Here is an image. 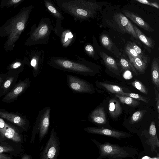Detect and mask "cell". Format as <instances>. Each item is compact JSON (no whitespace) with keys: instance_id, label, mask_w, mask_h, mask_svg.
<instances>
[{"instance_id":"1","label":"cell","mask_w":159,"mask_h":159,"mask_svg":"<svg viewBox=\"0 0 159 159\" xmlns=\"http://www.w3.org/2000/svg\"><path fill=\"white\" fill-rule=\"evenodd\" d=\"M34 8L32 5L24 7L0 27V37H7L3 47L6 51L13 50L16 43L25 30Z\"/></svg>"},{"instance_id":"2","label":"cell","mask_w":159,"mask_h":159,"mask_svg":"<svg viewBox=\"0 0 159 159\" xmlns=\"http://www.w3.org/2000/svg\"><path fill=\"white\" fill-rule=\"evenodd\" d=\"M56 3L64 12L82 22L95 17L100 8L99 3L86 0H57Z\"/></svg>"},{"instance_id":"3","label":"cell","mask_w":159,"mask_h":159,"mask_svg":"<svg viewBox=\"0 0 159 159\" xmlns=\"http://www.w3.org/2000/svg\"><path fill=\"white\" fill-rule=\"evenodd\" d=\"M76 59L67 57H52L48 60V65L59 70L81 75H91L94 72L90 63L84 58L76 56Z\"/></svg>"},{"instance_id":"4","label":"cell","mask_w":159,"mask_h":159,"mask_svg":"<svg viewBox=\"0 0 159 159\" xmlns=\"http://www.w3.org/2000/svg\"><path fill=\"white\" fill-rule=\"evenodd\" d=\"M54 28L50 19L43 17L37 26L35 24L31 27L29 36L24 43V46H30L48 43Z\"/></svg>"},{"instance_id":"5","label":"cell","mask_w":159,"mask_h":159,"mask_svg":"<svg viewBox=\"0 0 159 159\" xmlns=\"http://www.w3.org/2000/svg\"><path fill=\"white\" fill-rule=\"evenodd\" d=\"M44 51L42 49H32L26 51L23 61L25 65L31 68L33 76L36 77L40 74L44 58Z\"/></svg>"},{"instance_id":"6","label":"cell","mask_w":159,"mask_h":159,"mask_svg":"<svg viewBox=\"0 0 159 159\" xmlns=\"http://www.w3.org/2000/svg\"><path fill=\"white\" fill-rule=\"evenodd\" d=\"M51 108L45 107L39 112L35 124L33 131V136L34 139L35 134H39V142L48 133L49 125Z\"/></svg>"},{"instance_id":"7","label":"cell","mask_w":159,"mask_h":159,"mask_svg":"<svg viewBox=\"0 0 159 159\" xmlns=\"http://www.w3.org/2000/svg\"><path fill=\"white\" fill-rule=\"evenodd\" d=\"M60 143L57 133L52 129L49 138L41 153L40 159H57L60 150Z\"/></svg>"},{"instance_id":"8","label":"cell","mask_w":159,"mask_h":159,"mask_svg":"<svg viewBox=\"0 0 159 159\" xmlns=\"http://www.w3.org/2000/svg\"><path fill=\"white\" fill-rule=\"evenodd\" d=\"M68 85L74 92L80 93H92L94 92L93 86L86 81L72 75L66 76Z\"/></svg>"},{"instance_id":"9","label":"cell","mask_w":159,"mask_h":159,"mask_svg":"<svg viewBox=\"0 0 159 159\" xmlns=\"http://www.w3.org/2000/svg\"><path fill=\"white\" fill-rule=\"evenodd\" d=\"M100 155L103 158L119 159L127 157L128 154L122 148L109 143L98 144Z\"/></svg>"},{"instance_id":"10","label":"cell","mask_w":159,"mask_h":159,"mask_svg":"<svg viewBox=\"0 0 159 159\" xmlns=\"http://www.w3.org/2000/svg\"><path fill=\"white\" fill-rule=\"evenodd\" d=\"M30 82L29 78H26L23 80H20L11 90L4 96L2 101L9 103L17 100L18 97L27 89Z\"/></svg>"},{"instance_id":"11","label":"cell","mask_w":159,"mask_h":159,"mask_svg":"<svg viewBox=\"0 0 159 159\" xmlns=\"http://www.w3.org/2000/svg\"><path fill=\"white\" fill-rule=\"evenodd\" d=\"M44 5L48 11L56 19L55 26L53 31L58 37H60L61 34L64 29L62 26L61 21L64 17L53 3L49 0H43Z\"/></svg>"},{"instance_id":"12","label":"cell","mask_w":159,"mask_h":159,"mask_svg":"<svg viewBox=\"0 0 159 159\" xmlns=\"http://www.w3.org/2000/svg\"><path fill=\"white\" fill-rule=\"evenodd\" d=\"M113 19L119 28L124 33H127L134 38L139 39L133 24L124 15L120 12L116 13L114 15Z\"/></svg>"},{"instance_id":"13","label":"cell","mask_w":159,"mask_h":159,"mask_svg":"<svg viewBox=\"0 0 159 159\" xmlns=\"http://www.w3.org/2000/svg\"><path fill=\"white\" fill-rule=\"evenodd\" d=\"M0 117L6 119L25 130L27 129L29 126V121L25 116L15 113L0 110Z\"/></svg>"},{"instance_id":"14","label":"cell","mask_w":159,"mask_h":159,"mask_svg":"<svg viewBox=\"0 0 159 159\" xmlns=\"http://www.w3.org/2000/svg\"><path fill=\"white\" fill-rule=\"evenodd\" d=\"M84 130L89 133L103 135L118 139L124 137L126 135V134L124 132L103 128L88 127L85 128Z\"/></svg>"},{"instance_id":"15","label":"cell","mask_w":159,"mask_h":159,"mask_svg":"<svg viewBox=\"0 0 159 159\" xmlns=\"http://www.w3.org/2000/svg\"><path fill=\"white\" fill-rule=\"evenodd\" d=\"M122 12L127 18L140 28L151 32L154 31V29L151 27L147 22L136 13L125 10H123Z\"/></svg>"},{"instance_id":"16","label":"cell","mask_w":159,"mask_h":159,"mask_svg":"<svg viewBox=\"0 0 159 159\" xmlns=\"http://www.w3.org/2000/svg\"><path fill=\"white\" fill-rule=\"evenodd\" d=\"M0 134L15 142L19 143L21 141V136L16 129L6 123L3 128H0Z\"/></svg>"},{"instance_id":"17","label":"cell","mask_w":159,"mask_h":159,"mask_svg":"<svg viewBox=\"0 0 159 159\" xmlns=\"http://www.w3.org/2000/svg\"><path fill=\"white\" fill-rule=\"evenodd\" d=\"M7 76L1 87L2 96L8 93L16 84L19 74L7 73Z\"/></svg>"},{"instance_id":"18","label":"cell","mask_w":159,"mask_h":159,"mask_svg":"<svg viewBox=\"0 0 159 159\" xmlns=\"http://www.w3.org/2000/svg\"><path fill=\"white\" fill-rule=\"evenodd\" d=\"M89 118L92 122L96 124H106L107 120L104 108L100 107L94 110L89 115Z\"/></svg>"},{"instance_id":"19","label":"cell","mask_w":159,"mask_h":159,"mask_svg":"<svg viewBox=\"0 0 159 159\" xmlns=\"http://www.w3.org/2000/svg\"><path fill=\"white\" fill-rule=\"evenodd\" d=\"M149 137L147 142L151 147L152 151H155L156 147H159V141L157 134L155 122L152 121L150 125L149 131Z\"/></svg>"},{"instance_id":"20","label":"cell","mask_w":159,"mask_h":159,"mask_svg":"<svg viewBox=\"0 0 159 159\" xmlns=\"http://www.w3.org/2000/svg\"><path fill=\"white\" fill-rule=\"evenodd\" d=\"M60 37L61 44L64 48L69 46L75 41V35L69 29H64L62 32Z\"/></svg>"},{"instance_id":"21","label":"cell","mask_w":159,"mask_h":159,"mask_svg":"<svg viewBox=\"0 0 159 159\" xmlns=\"http://www.w3.org/2000/svg\"><path fill=\"white\" fill-rule=\"evenodd\" d=\"M159 65L158 59L154 58L152 61L151 66V78L153 83L159 90Z\"/></svg>"},{"instance_id":"22","label":"cell","mask_w":159,"mask_h":159,"mask_svg":"<svg viewBox=\"0 0 159 159\" xmlns=\"http://www.w3.org/2000/svg\"><path fill=\"white\" fill-rule=\"evenodd\" d=\"M108 109L109 114L112 118L117 117L122 112V109L120 104L115 99H111L109 100Z\"/></svg>"},{"instance_id":"23","label":"cell","mask_w":159,"mask_h":159,"mask_svg":"<svg viewBox=\"0 0 159 159\" xmlns=\"http://www.w3.org/2000/svg\"><path fill=\"white\" fill-rule=\"evenodd\" d=\"M25 65L23 60L20 59H15L7 66V73L19 74L24 70Z\"/></svg>"},{"instance_id":"24","label":"cell","mask_w":159,"mask_h":159,"mask_svg":"<svg viewBox=\"0 0 159 159\" xmlns=\"http://www.w3.org/2000/svg\"><path fill=\"white\" fill-rule=\"evenodd\" d=\"M134 31L139 39L147 47L154 49L155 48V43L153 39L147 36L135 25L133 24Z\"/></svg>"},{"instance_id":"25","label":"cell","mask_w":159,"mask_h":159,"mask_svg":"<svg viewBox=\"0 0 159 159\" xmlns=\"http://www.w3.org/2000/svg\"><path fill=\"white\" fill-rule=\"evenodd\" d=\"M127 54L129 58V61L134 68L140 73L144 74L148 65L139 58L134 57L128 53Z\"/></svg>"},{"instance_id":"26","label":"cell","mask_w":159,"mask_h":159,"mask_svg":"<svg viewBox=\"0 0 159 159\" xmlns=\"http://www.w3.org/2000/svg\"><path fill=\"white\" fill-rule=\"evenodd\" d=\"M99 53L105 65L108 68L115 71L118 70V67L114 59L103 52H100Z\"/></svg>"},{"instance_id":"27","label":"cell","mask_w":159,"mask_h":159,"mask_svg":"<svg viewBox=\"0 0 159 159\" xmlns=\"http://www.w3.org/2000/svg\"><path fill=\"white\" fill-rule=\"evenodd\" d=\"M115 96L121 103L132 107H136L140 104V102L136 99L129 96L119 94H116Z\"/></svg>"},{"instance_id":"28","label":"cell","mask_w":159,"mask_h":159,"mask_svg":"<svg viewBox=\"0 0 159 159\" xmlns=\"http://www.w3.org/2000/svg\"><path fill=\"white\" fill-rule=\"evenodd\" d=\"M99 84L100 85L104 87L108 91L111 93L120 95H122L124 93L123 89L117 85L101 82Z\"/></svg>"},{"instance_id":"29","label":"cell","mask_w":159,"mask_h":159,"mask_svg":"<svg viewBox=\"0 0 159 159\" xmlns=\"http://www.w3.org/2000/svg\"><path fill=\"white\" fill-rule=\"evenodd\" d=\"M25 0H2L0 2V7L1 9L11 7L16 8Z\"/></svg>"},{"instance_id":"30","label":"cell","mask_w":159,"mask_h":159,"mask_svg":"<svg viewBox=\"0 0 159 159\" xmlns=\"http://www.w3.org/2000/svg\"><path fill=\"white\" fill-rule=\"evenodd\" d=\"M100 38V42L104 48L109 51H112L114 44L108 36L106 34H102Z\"/></svg>"},{"instance_id":"31","label":"cell","mask_w":159,"mask_h":159,"mask_svg":"<svg viewBox=\"0 0 159 159\" xmlns=\"http://www.w3.org/2000/svg\"><path fill=\"white\" fill-rule=\"evenodd\" d=\"M137 53L140 56L142 61L148 65L149 62V57L143 51L142 49L134 43L129 42Z\"/></svg>"},{"instance_id":"32","label":"cell","mask_w":159,"mask_h":159,"mask_svg":"<svg viewBox=\"0 0 159 159\" xmlns=\"http://www.w3.org/2000/svg\"><path fill=\"white\" fill-rule=\"evenodd\" d=\"M146 112V110H139L134 112L129 122L132 124L140 120Z\"/></svg>"},{"instance_id":"33","label":"cell","mask_w":159,"mask_h":159,"mask_svg":"<svg viewBox=\"0 0 159 159\" xmlns=\"http://www.w3.org/2000/svg\"><path fill=\"white\" fill-rule=\"evenodd\" d=\"M120 63L122 68L124 70H131L136 72V70L130 61L125 58L121 57Z\"/></svg>"},{"instance_id":"34","label":"cell","mask_w":159,"mask_h":159,"mask_svg":"<svg viewBox=\"0 0 159 159\" xmlns=\"http://www.w3.org/2000/svg\"><path fill=\"white\" fill-rule=\"evenodd\" d=\"M131 85L134 88L139 90L140 92L146 95L148 93L147 88L140 81L135 80L131 83Z\"/></svg>"},{"instance_id":"35","label":"cell","mask_w":159,"mask_h":159,"mask_svg":"<svg viewBox=\"0 0 159 159\" xmlns=\"http://www.w3.org/2000/svg\"><path fill=\"white\" fill-rule=\"evenodd\" d=\"M84 50L88 55L93 59H95V52L92 45L89 44H85L84 47Z\"/></svg>"},{"instance_id":"36","label":"cell","mask_w":159,"mask_h":159,"mask_svg":"<svg viewBox=\"0 0 159 159\" xmlns=\"http://www.w3.org/2000/svg\"><path fill=\"white\" fill-rule=\"evenodd\" d=\"M122 95L129 96L134 99L143 101L146 103H148L149 102L147 98L141 95L135 93H124Z\"/></svg>"},{"instance_id":"37","label":"cell","mask_w":159,"mask_h":159,"mask_svg":"<svg viewBox=\"0 0 159 159\" xmlns=\"http://www.w3.org/2000/svg\"><path fill=\"white\" fill-rule=\"evenodd\" d=\"M125 50L126 53H128L132 57H138L142 60L140 56L137 53L129 43L125 47Z\"/></svg>"},{"instance_id":"38","label":"cell","mask_w":159,"mask_h":159,"mask_svg":"<svg viewBox=\"0 0 159 159\" xmlns=\"http://www.w3.org/2000/svg\"><path fill=\"white\" fill-rule=\"evenodd\" d=\"M135 1L142 4H146L152 7H154L157 9H159V5L156 2H152L146 0H135Z\"/></svg>"},{"instance_id":"39","label":"cell","mask_w":159,"mask_h":159,"mask_svg":"<svg viewBox=\"0 0 159 159\" xmlns=\"http://www.w3.org/2000/svg\"><path fill=\"white\" fill-rule=\"evenodd\" d=\"M14 150V148L12 146L10 145H0V153L4 152H7L13 151Z\"/></svg>"},{"instance_id":"40","label":"cell","mask_w":159,"mask_h":159,"mask_svg":"<svg viewBox=\"0 0 159 159\" xmlns=\"http://www.w3.org/2000/svg\"><path fill=\"white\" fill-rule=\"evenodd\" d=\"M7 76V74L6 73H0V98L3 96L1 90V87Z\"/></svg>"},{"instance_id":"41","label":"cell","mask_w":159,"mask_h":159,"mask_svg":"<svg viewBox=\"0 0 159 159\" xmlns=\"http://www.w3.org/2000/svg\"><path fill=\"white\" fill-rule=\"evenodd\" d=\"M155 93V99L156 102V108L157 111L159 115V93L157 88L154 87Z\"/></svg>"},{"instance_id":"42","label":"cell","mask_w":159,"mask_h":159,"mask_svg":"<svg viewBox=\"0 0 159 159\" xmlns=\"http://www.w3.org/2000/svg\"><path fill=\"white\" fill-rule=\"evenodd\" d=\"M123 76L124 78L126 79H129L132 77V75L131 73L128 70L124 73Z\"/></svg>"},{"instance_id":"43","label":"cell","mask_w":159,"mask_h":159,"mask_svg":"<svg viewBox=\"0 0 159 159\" xmlns=\"http://www.w3.org/2000/svg\"><path fill=\"white\" fill-rule=\"evenodd\" d=\"M0 159H11V158L6 155L0 153Z\"/></svg>"},{"instance_id":"44","label":"cell","mask_w":159,"mask_h":159,"mask_svg":"<svg viewBox=\"0 0 159 159\" xmlns=\"http://www.w3.org/2000/svg\"><path fill=\"white\" fill-rule=\"evenodd\" d=\"M6 123L2 119L0 118V128H3L5 126Z\"/></svg>"},{"instance_id":"45","label":"cell","mask_w":159,"mask_h":159,"mask_svg":"<svg viewBox=\"0 0 159 159\" xmlns=\"http://www.w3.org/2000/svg\"><path fill=\"white\" fill-rule=\"evenodd\" d=\"M21 159H31V157L29 155L25 154L23 155Z\"/></svg>"},{"instance_id":"46","label":"cell","mask_w":159,"mask_h":159,"mask_svg":"<svg viewBox=\"0 0 159 159\" xmlns=\"http://www.w3.org/2000/svg\"><path fill=\"white\" fill-rule=\"evenodd\" d=\"M5 140L4 138H2V137H0V142L2 141Z\"/></svg>"}]
</instances>
